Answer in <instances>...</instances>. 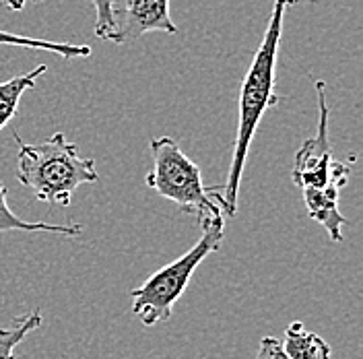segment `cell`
Here are the masks:
<instances>
[{"label": "cell", "instance_id": "cell-13", "mask_svg": "<svg viewBox=\"0 0 363 359\" xmlns=\"http://www.w3.org/2000/svg\"><path fill=\"white\" fill-rule=\"evenodd\" d=\"M95 9V35L110 42L116 31V0H91Z\"/></svg>", "mask_w": 363, "mask_h": 359}, {"label": "cell", "instance_id": "cell-9", "mask_svg": "<svg viewBox=\"0 0 363 359\" xmlns=\"http://www.w3.org/2000/svg\"><path fill=\"white\" fill-rule=\"evenodd\" d=\"M45 70H48V67L40 65L25 74L13 77V79L0 83V131L15 118V114L19 110V104H21L23 93L31 89Z\"/></svg>", "mask_w": 363, "mask_h": 359}, {"label": "cell", "instance_id": "cell-14", "mask_svg": "<svg viewBox=\"0 0 363 359\" xmlns=\"http://www.w3.org/2000/svg\"><path fill=\"white\" fill-rule=\"evenodd\" d=\"M256 359H289V358H287V353H285V349H283V343H281L279 338L262 337Z\"/></svg>", "mask_w": 363, "mask_h": 359}, {"label": "cell", "instance_id": "cell-2", "mask_svg": "<svg viewBox=\"0 0 363 359\" xmlns=\"http://www.w3.org/2000/svg\"><path fill=\"white\" fill-rule=\"evenodd\" d=\"M13 138L19 147L17 180L33 192L38 201L68 206L77 188L99 182L95 159L83 158L79 147L62 133L38 145L25 143L17 133H13Z\"/></svg>", "mask_w": 363, "mask_h": 359}, {"label": "cell", "instance_id": "cell-7", "mask_svg": "<svg viewBox=\"0 0 363 359\" xmlns=\"http://www.w3.org/2000/svg\"><path fill=\"white\" fill-rule=\"evenodd\" d=\"M303 192V202L308 209V215L320 223L326 233L330 236L333 242L342 240V225L347 223L345 215L339 211L340 188L337 186H326V188H310L301 190Z\"/></svg>", "mask_w": 363, "mask_h": 359}, {"label": "cell", "instance_id": "cell-10", "mask_svg": "<svg viewBox=\"0 0 363 359\" xmlns=\"http://www.w3.org/2000/svg\"><path fill=\"white\" fill-rule=\"evenodd\" d=\"M6 186L0 182V233L4 231H45V233H56L65 238H79L83 233V227L79 223L72 225H50V223H31L17 217L6 201Z\"/></svg>", "mask_w": 363, "mask_h": 359}, {"label": "cell", "instance_id": "cell-16", "mask_svg": "<svg viewBox=\"0 0 363 359\" xmlns=\"http://www.w3.org/2000/svg\"><path fill=\"white\" fill-rule=\"evenodd\" d=\"M33 2H44V0H33Z\"/></svg>", "mask_w": 363, "mask_h": 359}, {"label": "cell", "instance_id": "cell-11", "mask_svg": "<svg viewBox=\"0 0 363 359\" xmlns=\"http://www.w3.org/2000/svg\"><path fill=\"white\" fill-rule=\"evenodd\" d=\"M0 45H15V48H31V50H42L52 52L60 58H87L91 56L89 45L67 44V42H50V40H38V38H27L17 35L11 31L0 29Z\"/></svg>", "mask_w": 363, "mask_h": 359}, {"label": "cell", "instance_id": "cell-6", "mask_svg": "<svg viewBox=\"0 0 363 359\" xmlns=\"http://www.w3.org/2000/svg\"><path fill=\"white\" fill-rule=\"evenodd\" d=\"M151 31L178 33V25L169 15V0H124V6L116 11V31L110 42L128 44Z\"/></svg>", "mask_w": 363, "mask_h": 359}, {"label": "cell", "instance_id": "cell-5", "mask_svg": "<svg viewBox=\"0 0 363 359\" xmlns=\"http://www.w3.org/2000/svg\"><path fill=\"white\" fill-rule=\"evenodd\" d=\"M318 95V133L316 136L303 140V145L297 149L294 161V182L297 188L310 190V188H326L337 186L342 188L349 180L351 167L347 163L335 161V151L330 147L328 138V120H330V106L326 101V83L316 81Z\"/></svg>", "mask_w": 363, "mask_h": 359}, {"label": "cell", "instance_id": "cell-4", "mask_svg": "<svg viewBox=\"0 0 363 359\" xmlns=\"http://www.w3.org/2000/svg\"><path fill=\"white\" fill-rule=\"evenodd\" d=\"M223 236V219L204 225L203 238L186 254L161 267L140 287L133 289V314L138 316L145 326L167 322L172 318L174 306L186 292L194 270L201 267V263L208 254H215L221 248Z\"/></svg>", "mask_w": 363, "mask_h": 359}, {"label": "cell", "instance_id": "cell-15", "mask_svg": "<svg viewBox=\"0 0 363 359\" xmlns=\"http://www.w3.org/2000/svg\"><path fill=\"white\" fill-rule=\"evenodd\" d=\"M2 2H4V4H9V0H2Z\"/></svg>", "mask_w": 363, "mask_h": 359}, {"label": "cell", "instance_id": "cell-8", "mask_svg": "<svg viewBox=\"0 0 363 359\" xmlns=\"http://www.w3.org/2000/svg\"><path fill=\"white\" fill-rule=\"evenodd\" d=\"M283 349L289 359H330L333 351L324 338L306 331L301 322H291L283 335Z\"/></svg>", "mask_w": 363, "mask_h": 359}, {"label": "cell", "instance_id": "cell-12", "mask_svg": "<svg viewBox=\"0 0 363 359\" xmlns=\"http://www.w3.org/2000/svg\"><path fill=\"white\" fill-rule=\"evenodd\" d=\"M42 326V312L33 310L27 314L17 316L11 326L0 328V359L17 358V347L21 345L27 335L38 331Z\"/></svg>", "mask_w": 363, "mask_h": 359}, {"label": "cell", "instance_id": "cell-3", "mask_svg": "<svg viewBox=\"0 0 363 359\" xmlns=\"http://www.w3.org/2000/svg\"><path fill=\"white\" fill-rule=\"evenodd\" d=\"M153 167L145 182L159 197L176 202L186 215L199 219L201 227L223 219L221 186H206L201 167L180 149L172 136H157L149 143Z\"/></svg>", "mask_w": 363, "mask_h": 359}, {"label": "cell", "instance_id": "cell-1", "mask_svg": "<svg viewBox=\"0 0 363 359\" xmlns=\"http://www.w3.org/2000/svg\"><path fill=\"white\" fill-rule=\"evenodd\" d=\"M301 2H316V0H274L271 17L262 42L254 52L252 65L244 77L240 87V104H238V135L233 143L231 165L227 172L225 184L221 186V211L227 217H235L238 213V192L242 184V174L246 167L252 138L262 120L264 112L279 104V95L274 93V68L279 58V45L283 38V21L289 6Z\"/></svg>", "mask_w": 363, "mask_h": 359}]
</instances>
